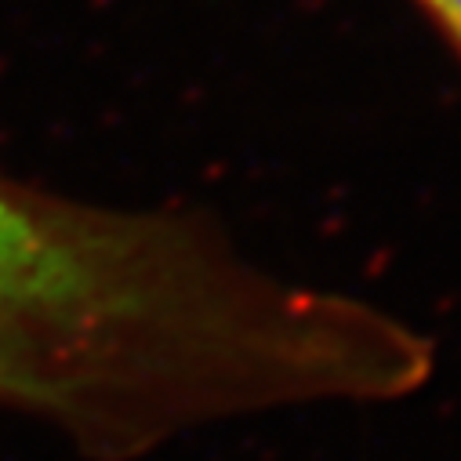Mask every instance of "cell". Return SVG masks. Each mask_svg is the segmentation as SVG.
Segmentation results:
<instances>
[{
	"label": "cell",
	"mask_w": 461,
	"mask_h": 461,
	"mask_svg": "<svg viewBox=\"0 0 461 461\" xmlns=\"http://www.w3.org/2000/svg\"><path fill=\"white\" fill-rule=\"evenodd\" d=\"M418 8L443 33V41L450 44V51L461 59V0H418Z\"/></svg>",
	"instance_id": "cell-2"
},
{
	"label": "cell",
	"mask_w": 461,
	"mask_h": 461,
	"mask_svg": "<svg viewBox=\"0 0 461 461\" xmlns=\"http://www.w3.org/2000/svg\"><path fill=\"white\" fill-rule=\"evenodd\" d=\"M429 375L407 320L276 276L214 225L0 175V407L95 461L280 407L389 403Z\"/></svg>",
	"instance_id": "cell-1"
}]
</instances>
